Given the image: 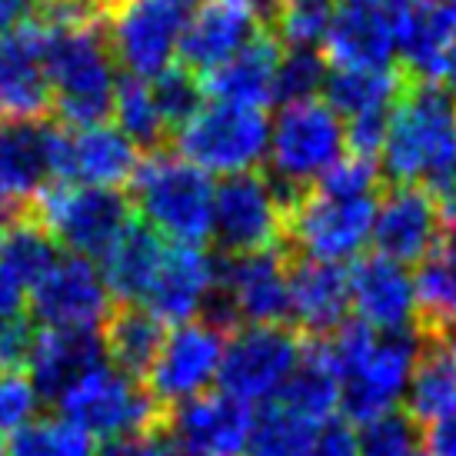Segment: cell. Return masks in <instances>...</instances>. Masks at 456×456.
Returning <instances> with one entry per match:
<instances>
[{
  "label": "cell",
  "mask_w": 456,
  "mask_h": 456,
  "mask_svg": "<svg viewBox=\"0 0 456 456\" xmlns=\"http://www.w3.org/2000/svg\"><path fill=\"white\" fill-rule=\"evenodd\" d=\"M380 164L356 157V153H343L337 164L314 183L317 191L337 193V197H377L380 187Z\"/></svg>",
  "instance_id": "obj_42"
},
{
  "label": "cell",
  "mask_w": 456,
  "mask_h": 456,
  "mask_svg": "<svg viewBox=\"0 0 456 456\" xmlns=\"http://www.w3.org/2000/svg\"><path fill=\"white\" fill-rule=\"evenodd\" d=\"M34 346V330L27 320H17L11 327L0 330V370H24Z\"/></svg>",
  "instance_id": "obj_44"
},
{
  "label": "cell",
  "mask_w": 456,
  "mask_h": 456,
  "mask_svg": "<svg viewBox=\"0 0 456 456\" xmlns=\"http://www.w3.org/2000/svg\"><path fill=\"white\" fill-rule=\"evenodd\" d=\"M343 153V120L330 110L323 97L280 107L277 120L270 124L266 164L273 187L287 197V203L310 191Z\"/></svg>",
  "instance_id": "obj_5"
},
{
  "label": "cell",
  "mask_w": 456,
  "mask_h": 456,
  "mask_svg": "<svg viewBox=\"0 0 456 456\" xmlns=\"http://www.w3.org/2000/svg\"><path fill=\"white\" fill-rule=\"evenodd\" d=\"M304 360L300 333L287 323L280 327H237L230 330L224 363H220V393L247 406H264L277 400Z\"/></svg>",
  "instance_id": "obj_11"
},
{
  "label": "cell",
  "mask_w": 456,
  "mask_h": 456,
  "mask_svg": "<svg viewBox=\"0 0 456 456\" xmlns=\"http://www.w3.org/2000/svg\"><path fill=\"white\" fill-rule=\"evenodd\" d=\"M350 314L373 333L417 330V290L410 266L387 256H360L350 270Z\"/></svg>",
  "instance_id": "obj_22"
},
{
  "label": "cell",
  "mask_w": 456,
  "mask_h": 456,
  "mask_svg": "<svg viewBox=\"0 0 456 456\" xmlns=\"http://www.w3.org/2000/svg\"><path fill=\"white\" fill-rule=\"evenodd\" d=\"M440 207H444V230H440V250L436 254L456 260V203L444 200Z\"/></svg>",
  "instance_id": "obj_49"
},
{
  "label": "cell",
  "mask_w": 456,
  "mask_h": 456,
  "mask_svg": "<svg viewBox=\"0 0 456 456\" xmlns=\"http://www.w3.org/2000/svg\"><path fill=\"white\" fill-rule=\"evenodd\" d=\"M287 230V197L264 174L227 177L214 197V237L230 256L273 250Z\"/></svg>",
  "instance_id": "obj_14"
},
{
  "label": "cell",
  "mask_w": 456,
  "mask_h": 456,
  "mask_svg": "<svg viewBox=\"0 0 456 456\" xmlns=\"http://www.w3.org/2000/svg\"><path fill=\"white\" fill-rule=\"evenodd\" d=\"M51 0H0V30L27 20V17H37Z\"/></svg>",
  "instance_id": "obj_47"
},
{
  "label": "cell",
  "mask_w": 456,
  "mask_h": 456,
  "mask_svg": "<svg viewBox=\"0 0 456 456\" xmlns=\"http://www.w3.org/2000/svg\"><path fill=\"white\" fill-rule=\"evenodd\" d=\"M440 230H444V207L427 187H406L393 183L377 200L373 220V240L377 254L393 264H423L440 250Z\"/></svg>",
  "instance_id": "obj_20"
},
{
  "label": "cell",
  "mask_w": 456,
  "mask_h": 456,
  "mask_svg": "<svg viewBox=\"0 0 456 456\" xmlns=\"http://www.w3.org/2000/svg\"><path fill=\"white\" fill-rule=\"evenodd\" d=\"M216 283H220V264L203 247L167 243L137 306H143L164 327L167 323L180 327L203 317V310L216 300Z\"/></svg>",
  "instance_id": "obj_19"
},
{
  "label": "cell",
  "mask_w": 456,
  "mask_h": 456,
  "mask_svg": "<svg viewBox=\"0 0 456 456\" xmlns=\"http://www.w3.org/2000/svg\"><path fill=\"white\" fill-rule=\"evenodd\" d=\"M101 337L107 363H114L117 370H124L130 377H147L151 363L160 354L167 327L160 320H153L143 306L124 304L107 317Z\"/></svg>",
  "instance_id": "obj_32"
},
{
  "label": "cell",
  "mask_w": 456,
  "mask_h": 456,
  "mask_svg": "<svg viewBox=\"0 0 456 456\" xmlns=\"http://www.w3.org/2000/svg\"><path fill=\"white\" fill-rule=\"evenodd\" d=\"M140 147L110 120L94 127H51V174L53 183H80L120 191L140 167Z\"/></svg>",
  "instance_id": "obj_15"
},
{
  "label": "cell",
  "mask_w": 456,
  "mask_h": 456,
  "mask_svg": "<svg viewBox=\"0 0 456 456\" xmlns=\"http://www.w3.org/2000/svg\"><path fill=\"white\" fill-rule=\"evenodd\" d=\"M456 47V0H413L400 20L396 57L413 84H440Z\"/></svg>",
  "instance_id": "obj_24"
},
{
  "label": "cell",
  "mask_w": 456,
  "mask_h": 456,
  "mask_svg": "<svg viewBox=\"0 0 456 456\" xmlns=\"http://www.w3.org/2000/svg\"><path fill=\"white\" fill-rule=\"evenodd\" d=\"M51 103L47 27L37 13L0 30V117L44 120Z\"/></svg>",
  "instance_id": "obj_18"
},
{
  "label": "cell",
  "mask_w": 456,
  "mask_h": 456,
  "mask_svg": "<svg viewBox=\"0 0 456 456\" xmlns=\"http://www.w3.org/2000/svg\"><path fill=\"white\" fill-rule=\"evenodd\" d=\"M406 77L396 70H330L323 84V101L343 124L363 117H390L403 97Z\"/></svg>",
  "instance_id": "obj_31"
},
{
  "label": "cell",
  "mask_w": 456,
  "mask_h": 456,
  "mask_svg": "<svg viewBox=\"0 0 456 456\" xmlns=\"http://www.w3.org/2000/svg\"><path fill=\"white\" fill-rule=\"evenodd\" d=\"M24 304H27V293L0 273V330L17 323V320H24Z\"/></svg>",
  "instance_id": "obj_46"
},
{
  "label": "cell",
  "mask_w": 456,
  "mask_h": 456,
  "mask_svg": "<svg viewBox=\"0 0 456 456\" xmlns=\"http://www.w3.org/2000/svg\"><path fill=\"white\" fill-rule=\"evenodd\" d=\"M40 393L24 370H0V444L37 419Z\"/></svg>",
  "instance_id": "obj_41"
},
{
  "label": "cell",
  "mask_w": 456,
  "mask_h": 456,
  "mask_svg": "<svg viewBox=\"0 0 456 456\" xmlns=\"http://www.w3.org/2000/svg\"><path fill=\"white\" fill-rule=\"evenodd\" d=\"M377 197H337L310 187L287 203L283 240L300 254V260L320 264H350L373 240Z\"/></svg>",
  "instance_id": "obj_8"
},
{
  "label": "cell",
  "mask_w": 456,
  "mask_h": 456,
  "mask_svg": "<svg viewBox=\"0 0 456 456\" xmlns=\"http://www.w3.org/2000/svg\"><path fill=\"white\" fill-rule=\"evenodd\" d=\"M97 456H187L177 446V440L167 430L137 433V436H117V440H103L97 446Z\"/></svg>",
  "instance_id": "obj_43"
},
{
  "label": "cell",
  "mask_w": 456,
  "mask_h": 456,
  "mask_svg": "<svg viewBox=\"0 0 456 456\" xmlns=\"http://www.w3.org/2000/svg\"><path fill=\"white\" fill-rule=\"evenodd\" d=\"M380 170L393 183L446 191L456 170V94L444 84L406 80L390 110Z\"/></svg>",
  "instance_id": "obj_3"
},
{
  "label": "cell",
  "mask_w": 456,
  "mask_h": 456,
  "mask_svg": "<svg viewBox=\"0 0 456 456\" xmlns=\"http://www.w3.org/2000/svg\"><path fill=\"white\" fill-rule=\"evenodd\" d=\"M130 187L134 214L160 240L203 247L214 237V180L187 164L180 153L153 151L151 157H143Z\"/></svg>",
  "instance_id": "obj_4"
},
{
  "label": "cell",
  "mask_w": 456,
  "mask_h": 456,
  "mask_svg": "<svg viewBox=\"0 0 456 456\" xmlns=\"http://www.w3.org/2000/svg\"><path fill=\"white\" fill-rule=\"evenodd\" d=\"M446 90H453L456 94V47L450 51V57H446V67H444V80H440Z\"/></svg>",
  "instance_id": "obj_52"
},
{
  "label": "cell",
  "mask_w": 456,
  "mask_h": 456,
  "mask_svg": "<svg viewBox=\"0 0 456 456\" xmlns=\"http://www.w3.org/2000/svg\"><path fill=\"white\" fill-rule=\"evenodd\" d=\"M280 57H283V44L266 30L254 44H247L240 53H233L227 64L214 67L210 74L200 77L203 97H214L216 103H240V107L264 110L266 103H273Z\"/></svg>",
  "instance_id": "obj_28"
},
{
  "label": "cell",
  "mask_w": 456,
  "mask_h": 456,
  "mask_svg": "<svg viewBox=\"0 0 456 456\" xmlns=\"http://www.w3.org/2000/svg\"><path fill=\"white\" fill-rule=\"evenodd\" d=\"M177 153L203 170L207 177H240L254 174L266 160L270 147V117L260 107L240 103H203L200 110L177 127Z\"/></svg>",
  "instance_id": "obj_6"
},
{
  "label": "cell",
  "mask_w": 456,
  "mask_h": 456,
  "mask_svg": "<svg viewBox=\"0 0 456 456\" xmlns=\"http://www.w3.org/2000/svg\"><path fill=\"white\" fill-rule=\"evenodd\" d=\"M164 423L187 456H243L254 427V406L216 390L167 410Z\"/></svg>",
  "instance_id": "obj_21"
},
{
  "label": "cell",
  "mask_w": 456,
  "mask_h": 456,
  "mask_svg": "<svg viewBox=\"0 0 456 456\" xmlns=\"http://www.w3.org/2000/svg\"><path fill=\"white\" fill-rule=\"evenodd\" d=\"M57 260H61V247L37 220L24 216L7 233H0V273L24 293L34 290Z\"/></svg>",
  "instance_id": "obj_34"
},
{
  "label": "cell",
  "mask_w": 456,
  "mask_h": 456,
  "mask_svg": "<svg viewBox=\"0 0 456 456\" xmlns=\"http://www.w3.org/2000/svg\"><path fill=\"white\" fill-rule=\"evenodd\" d=\"M151 87H153V101H157V107H160V114H164V120H167V127L187 124V120L203 107L200 77L180 64H174L160 77H153Z\"/></svg>",
  "instance_id": "obj_40"
},
{
  "label": "cell",
  "mask_w": 456,
  "mask_h": 456,
  "mask_svg": "<svg viewBox=\"0 0 456 456\" xmlns=\"http://www.w3.org/2000/svg\"><path fill=\"white\" fill-rule=\"evenodd\" d=\"M47 27V77H51V107L64 117L70 130L107 124L114 110L117 64L103 24L74 13L51 0L44 11Z\"/></svg>",
  "instance_id": "obj_1"
},
{
  "label": "cell",
  "mask_w": 456,
  "mask_h": 456,
  "mask_svg": "<svg viewBox=\"0 0 456 456\" xmlns=\"http://www.w3.org/2000/svg\"><path fill=\"white\" fill-rule=\"evenodd\" d=\"M330 67L320 51H287L280 57L277 87H273V103H304L317 101L323 94Z\"/></svg>",
  "instance_id": "obj_39"
},
{
  "label": "cell",
  "mask_w": 456,
  "mask_h": 456,
  "mask_svg": "<svg viewBox=\"0 0 456 456\" xmlns=\"http://www.w3.org/2000/svg\"><path fill=\"white\" fill-rule=\"evenodd\" d=\"M197 0H120L103 20L114 64L127 77L153 80L177 64L180 40Z\"/></svg>",
  "instance_id": "obj_9"
},
{
  "label": "cell",
  "mask_w": 456,
  "mask_h": 456,
  "mask_svg": "<svg viewBox=\"0 0 456 456\" xmlns=\"http://www.w3.org/2000/svg\"><path fill=\"white\" fill-rule=\"evenodd\" d=\"M103 354L101 330H40L34 333L27 377L37 387L40 400H57L87 370L101 367Z\"/></svg>",
  "instance_id": "obj_27"
},
{
  "label": "cell",
  "mask_w": 456,
  "mask_h": 456,
  "mask_svg": "<svg viewBox=\"0 0 456 456\" xmlns=\"http://www.w3.org/2000/svg\"><path fill=\"white\" fill-rule=\"evenodd\" d=\"M53 403L67 423L80 427L94 440L137 436L164 423V410L147 393V387L107 360L70 383Z\"/></svg>",
  "instance_id": "obj_7"
},
{
  "label": "cell",
  "mask_w": 456,
  "mask_h": 456,
  "mask_svg": "<svg viewBox=\"0 0 456 456\" xmlns=\"http://www.w3.org/2000/svg\"><path fill=\"white\" fill-rule=\"evenodd\" d=\"M164 247L167 243L151 227H143L140 220H134L110 243V250L101 256V277L107 283L110 297L120 300V304H140L153 270H157L160 256H164Z\"/></svg>",
  "instance_id": "obj_30"
},
{
  "label": "cell",
  "mask_w": 456,
  "mask_h": 456,
  "mask_svg": "<svg viewBox=\"0 0 456 456\" xmlns=\"http://www.w3.org/2000/svg\"><path fill=\"white\" fill-rule=\"evenodd\" d=\"M350 317V270L320 260L290 264V317L310 337H330Z\"/></svg>",
  "instance_id": "obj_26"
},
{
  "label": "cell",
  "mask_w": 456,
  "mask_h": 456,
  "mask_svg": "<svg viewBox=\"0 0 456 456\" xmlns=\"http://www.w3.org/2000/svg\"><path fill=\"white\" fill-rule=\"evenodd\" d=\"M57 4H61V7H67V11L84 13V17L101 20V17H107V13L114 11L120 0H57Z\"/></svg>",
  "instance_id": "obj_50"
},
{
  "label": "cell",
  "mask_w": 456,
  "mask_h": 456,
  "mask_svg": "<svg viewBox=\"0 0 456 456\" xmlns=\"http://www.w3.org/2000/svg\"><path fill=\"white\" fill-rule=\"evenodd\" d=\"M270 24L273 0H197L180 40V67L193 74H210L266 34Z\"/></svg>",
  "instance_id": "obj_16"
},
{
  "label": "cell",
  "mask_w": 456,
  "mask_h": 456,
  "mask_svg": "<svg viewBox=\"0 0 456 456\" xmlns=\"http://www.w3.org/2000/svg\"><path fill=\"white\" fill-rule=\"evenodd\" d=\"M30 314L44 330H103L114 314V297L101 266L87 256L67 254L30 290Z\"/></svg>",
  "instance_id": "obj_17"
},
{
  "label": "cell",
  "mask_w": 456,
  "mask_h": 456,
  "mask_svg": "<svg viewBox=\"0 0 456 456\" xmlns=\"http://www.w3.org/2000/svg\"><path fill=\"white\" fill-rule=\"evenodd\" d=\"M216 320L230 330L240 327H280L290 317V254L260 250V254L230 256L220 266L216 283Z\"/></svg>",
  "instance_id": "obj_13"
},
{
  "label": "cell",
  "mask_w": 456,
  "mask_h": 456,
  "mask_svg": "<svg viewBox=\"0 0 456 456\" xmlns=\"http://www.w3.org/2000/svg\"><path fill=\"white\" fill-rule=\"evenodd\" d=\"M277 7H333V0H273V11Z\"/></svg>",
  "instance_id": "obj_53"
},
{
  "label": "cell",
  "mask_w": 456,
  "mask_h": 456,
  "mask_svg": "<svg viewBox=\"0 0 456 456\" xmlns=\"http://www.w3.org/2000/svg\"><path fill=\"white\" fill-rule=\"evenodd\" d=\"M4 456H97V444L64 417L34 419L4 444Z\"/></svg>",
  "instance_id": "obj_37"
},
{
  "label": "cell",
  "mask_w": 456,
  "mask_h": 456,
  "mask_svg": "<svg viewBox=\"0 0 456 456\" xmlns=\"http://www.w3.org/2000/svg\"><path fill=\"white\" fill-rule=\"evenodd\" d=\"M356 444H360V456H427L423 427L403 410H393L356 427Z\"/></svg>",
  "instance_id": "obj_38"
},
{
  "label": "cell",
  "mask_w": 456,
  "mask_h": 456,
  "mask_svg": "<svg viewBox=\"0 0 456 456\" xmlns=\"http://www.w3.org/2000/svg\"><path fill=\"white\" fill-rule=\"evenodd\" d=\"M419 337H456V260L433 254L413 277Z\"/></svg>",
  "instance_id": "obj_35"
},
{
  "label": "cell",
  "mask_w": 456,
  "mask_h": 456,
  "mask_svg": "<svg viewBox=\"0 0 456 456\" xmlns=\"http://www.w3.org/2000/svg\"><path fill=\"white\" fill-rule=\"evenodd\" d=\"M317 343L340 377V410L350 427H363L396 410L423 350L419 330L373 333L356 320H346L337 333Z\"/></svg>",
  "instance_id": "obj_2"
},
{
  "label": "cell",
  "mask_w": 456,
  "mask_h": 456,
  "mask_svg": "<svg viewBox=\"0 0 456 456\" xmlns=\"http://www.w3.org/2000/svg\"><path fill=\"white\" fill-rule=\"evenodd\" d=\"M406 403L419 427L456 417V337H423Z\"/></svg>",
  "instance_id": "obj_29"
},
{
  "label": "cell",
  "mask_w": 456,
  "mask_h": 456,
  "mask_svg": "<svg viewBox=\"0 0 456 456\" xmlns=\"http://www.w3.org/2000/svg\"><path fill=\"white\" fill-rule=\"evenodd\" d=\"M400 20L360 7H337L320 53L333 70H390L396 61Z\"/></svg>",
  "instance_id": "obj_23"
},
{
  "label": "cell",
  "mask_w": 456,
  "mask_h": 456,
  "mask_svg": "<svg viewBox=\"0 0 456 456\" xmlns=\"http://www.w3.org/2000/svg\"><path fill=\"white\" fill-rule=\"evenodd\" d=\"M444 197H446V200H450V203H456V170H453V177H450V183H446Z\"/></svg>",
  "instance_id": "obj_54"
},
{
  "label": "cell",
  "mask_w": 456,
  "mask_h": 456,
  "mask_svg": "<svg viewBox=\"0 0 456 456\" xmlns=\"http://www.w3.org/2000/svg\"><path fill=\"white\" fill-rule=\"evenodd\" d=\"M227 337L230 327L216 317H197L191 323L167 330L160 354L147 370V393L164 413L193 396L210 393L220 377Z\"/></svg>",
  "instance_id": "obj_12"
},
{
  "label": "cell",
  "mask_w": 456,
  "mask_h": 456,
  "mask_svg": "<svg viewBox=\"0 0 456 456\" xmlns=\"http://www.w3.org/2000/svg\"><path fill=\"white\" fill-rule=\"evenodd\" d=\"M34 203V220L51 233L53 243L87 260H101L110 250V243L137 220L130 197L80 183H51Z\"/></svg>",
  "instance_id": "obj_10"
},
{
  "label": "cell",
  "mask_w": 456,
  "mask_h": 456,
  "mask_svg": "<svg viewBox=\"0 0 456 456\" xmlns=\"http://www.w3.org/2000/svg\"><path fill=\"white\" fill-rule=\"evenodd\" d=\"M53 183L51 124L4 120L0 124V203L27 210V203Z\"/></svg>",
  "instance_id": "obj_25"
},
{
  "label": "cell",
  "mask_w": 456,
  "mask_h": 456,
  "mask_svg": "<svg viewBox=\"0 0 456 456\" xmlns=\"http://www.w3.org/2000/svg\"><path fill=\"white\" fill-rule=\"evenodd\" d=\"M310 456H360V444H356V430L350 423L330 419L327 427L317 433V444L310 450Z\"/></svg>",
  "instance_id": "obj_45"
},
{
  "label": "cell",
  "mask_w": 456,
  "mask_h": 456,
  "mask_svg": "<svg viewBox=\"0 0 456 456\" xmlns=\"http://www.w3.org/2000/svg\"><path fill=\"white\" fill-rule=\"evenodd\" d=\"M110 117H114V127L124 130L137 147H157L167 130H170L157 101H153L151 80H137V77L127 74L117 80Z\"/></svg>",
  "instance_id": "obj_36"
},
{
  "label": "cell",
  "mask_w": 456,
  "mask_h": 456,
  "mask_svg": "<svg viewBox=\"0 0 456 456\" xmlns=\"http://www.w3.org/2000/svg\"><path fill=\"white\" fill-rule=\"evenodd\" d=\"M343 7H360V11H373L393 20H403V13L410 11L413 0H340Z\"/></svg>",
  "instance_id": "obj_48"
},
{
  "label": "cell",
  "mask_w": 456,
  "mask_h": 456,
  "mask_svg": "<svg viewBox=\"0 0 456 456\" xmlns=\"http://www.w3.org/2000/svg\"><path fill=\"white\" fill-rule=\"evenodd\" d=\"M320 430H323L320 423L297 413L277 396L254 410V427L243 456H310Z\"/></svg>",
  "instance_id": "obj_33"
},
{
  "label": "cell",
  "mask_w": 456,
  "mask_h": 456,
  "mask_svg": "<svg viewBox=\"0 0 456 456\" xmlns=\"http://www.w3.org/2000/svg\"><path fill=\"white\" fill-rule=\"evenodd\" d=\"M17 220H24V210H17L11 203H0V233H7Z\"/></svg>",
  "instance_id": "obj_51"
}]
</instances>
